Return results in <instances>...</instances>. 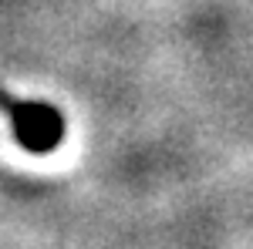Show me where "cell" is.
<instances>
[{
    "mask_svg": "<svg viewBox=\"0 0 253 249\" xmlns=\"http://www.w3.org/2000/svg\"><path fill=\"white\" fill-rule=\"evenodd\" d=\"M0 111L10 118L14 138L27 152L34 155H47L54 152L64 138V118L54 105L44 101H14V98L0 95Z\"/></svg>",
    "mask_w": 253,
    "mask_h": 249,
    "instance_id": "obj_1",
    "label": "cell"
}]
</instances>
